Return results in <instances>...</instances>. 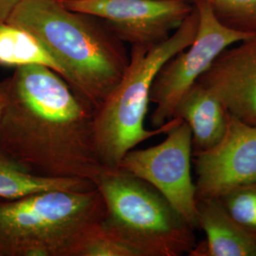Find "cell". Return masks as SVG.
Wrapping results in <instances>:
<instances>
[{
	"instance_id": "cell-16",
	"label": "cell",
	"mask_w": 256,
	"mask_h": 256,
	"mask_svg": "<svg viewBox=\"0 0 256 256\" xmlns=\"http://www.w3.org/2000/svg\"><path fill=\"white\" fill-rule=\"evenodd\" d=\"M192 4L202 1L214 18L232 30L256 34V0H185Z\"/></svg>"
},
{
	"instance_id": "cell-18",
	"label": "cell",
	"mask_w": 256,
	"mask_h": 256,
	"mask_svg": "<svg viewBox=\"0 0 256 256\" xmlns=\"http://www.w3.org/2000/svg\"><path fill=\"white\" fill-rule=\"evenodd\" d=\"M21 0H0V21H7Z\"/></svg>"
},
{
	"instance_id": "cell-9",
	"label": "cell",
	"mask_w": 256,
	"mask_h": 256,
	"mask_svg": "<svg viewBox=\"0 0 256 256\" xmlns=\"http://www.w3.org/2000/svg\"><path fill=\"white\" fill-rule=\"evenodd\" d=\"M196 200L216 198L230 188L256 182V128L228 112L222 140L207 151L192 154Z\"/></svg>"
},
{
	"instance_id": "cell-5",
	"label": "cell",
	"mask_w": 256,
	"mask_h": 256,
	"mask_svg": "<svg viewBox=\"0 0 256 256\" xmlns=\"http://www.w3.org/2000/svg\"><path fill=\"white\" fill-rule=\"evenodd\" d=\"M95 186L106 206L102 226L136 256H189L196 247V229L150 183L106 167Z\"/></svg>"
},
{
	"instance_id": "cell-20",
	"label": "cell",
	"mask_w": 256,
	"mask_h": 256,
	"mask_svg": "<svg viewBox=\"0 0 256 256\" xmlns=\"http://www.w3.org/2000/svg\"><path fill=\"white\" fill-rule=\"evenodd\" d=\"M59 1H61L63 3H66V2H74V1H80V0H59Z\"/></svg>"
},
{
	"instance_id": "cell-10",
	"label": "cell",
	"mask_w": 256,
	"mask_h": 256,
	"mask_svg": "<svg viewBox=\"0 0 256 256\" xmlns=\"http://www.w3.org/2000/svg\"><path fill=\"white\" fill-rule=\"evenodd\" d=\"M196 82L230 114L256 128V34L224 50Z\"/></svg>"
},
{
	"instance_id": "cell-4",
	"label": "cell",
	"mask_w": 256,
	"mask_h": 256,
	"mask_svg": "<svg viewBox=\"0 0 256 256\" xmlns=\"http://www.w3.org/2000/svg\"><path fill=\"white\" fill-rule=\"evenodd\" d=\"M104 216L97 188L0 198V256H70L82 234Z\"/></svg>"
},
{
	"instance_id": "cell-12",
	"label": "cell",
	"mask_w": 256,
	"mask_h": 256,
	"mask_svg": "<svg viewBox=\"0 0 256 256\" xmlns=\"http://www.w3.org/2000/svg\"><path fill=\"white\" fill-rule=\"evenodd\" d=\"M185 122L192 132V154L216 146L227 129L228 111L207 88L196 82L178 102L174 117Z\"/></svg>"
},
{
	"instance_id": "cell-3",
	"label": "cell",
	"mask_w": 256,
	"mask_h": 256,
	"mask_svg": "<svg viewBox=\"0 0 256 256\" xmlns=\"http://www.w3.org/2000/svg\"><path fill=\"white\" fill-rule=\"evenodd\" d=\"M198 26V12L194 6L192 12L167 39L151 46H131L124 74L94 114L96 142L106 167H118L130 150L165 134L180 120L173 118L154 130L144 128L156 74L169 59L192 44Z\"/></svg>"
},
{
	"instance_id": "cell-17",
	"label": "cell",
	"mask_w": 256,
	"mask_h": 256,
	"mask_svg": "<svg viewBox=\"0 0 256 256\" xmlns=\"http://www.w3.org/2000/svg\"><path fill=\"white\" fill-rule=\"evenodd\" d=\"M70 256H137L135 252L113 236L102 221L86 230L76 244Z\"/></svg>"
},
{
	"instance_id": "cell-14",
	"label": "cell",
	"mask_w": 256,
	"mask_h": 256,
	"mask_svg": "<svg viewBox=\"0 0 256 256\" xmlns=\"http://www.w3.org/2000/svg\"><path fill=\"white\" fill-rule=\"evenodd\" d=\"M42 66L64 79L62 66L34 34L8 21H0V66Z\"/></svg>"
},
{
	"instance_id": "cell-2",
	"label": "cell",
	"mask_w": 256,
	"mask_h": 256,
	"mask_svg": "<svg viewBox=\"0 0 256 256\" xmlns=\"http://www.w3.org/2000/svg\"><path fill=\"white\" fill-rule=\"evenodd\" d=\"M34 34L62 66L64 81L97 110L124 74L129 54L97 18L59 0H21L7 20Z\"/></svg>"
},
{
	"instance_id": "cell-15",
	"label": "cell",
	"mask_w": 256,
	"mask_h": 256,
	"mask_svg": "<svg viewBox=\"0 0 256 256\" xmlns=\"http://www.w3.org/2000/svg\"><path fill=\"white\" fill-rule=\"evenodd\" d=\"M216 198L230 218L256 238V182L234 186Z\"/></svg>"
},
{
	"instance_id": "cell-19",
	"label": "cell",
	"mask_w": 256,
	"mask_h": 256,
	"mask_svg": "<svg viewBox=\"0 0 256 256\" xmlns=\"http://www.w3.org/2000/svg\"><path fill=\"white\" fill-rule=\"evenodd\" d=\"M7 94H8V79L6 78L0 82V117L4 108V106L6 104Z\"/></svg>"
},
{
	"instance_id": "cell-7",
	"label": "cell",
	"mask_w": 256,
	"mask_h": 256,
	"mask_svg": "<svg viewBox=\"0 0 256 256\" xmlns=\"http://www.w3.org/2000/svg\"><path fill=\"white\" fill-rule=\"evenodd\" d=\"M165 135L156 146L130 150L118 167L154 186L194 229H198L191 129L180 119Z\"/></svg>"
},
{
	"instance_id": "cell-8",
	"label": "cell",
	"mask_w": 256,
	"mask_h": 256,
	"mask_svg": "<svg viewBox=\"0 0 256 256\" xmlns=\"http://www.w3.org/2000/svg\"><path fill=\"white\" fill-rule=\"evenodd\" d=\"M64 4L100 19L131 46H151L167 39L194 10L185 0H80Z\"/></svg>"
},
{
	"instance_id": "cell-13",
	"label": "cell",
	"mask_w": 256,
	"mask_h": 256,
	"mask_svg": "<svg viewBox=\"0 0 256 256\" xmlns=\"http://www.w3.org/2000/svg\"><path fill=\"white\" fill-rule=\"evenodd\" d=\"M95 188L94 183L90 180L32 174L0 149V198L14 200L52 190L84 192Z\"/></svg>"
},
{
	"instance_id": "cell-1",
	"label": "cell",
	"mask_w": 256,
	"mask_h": 256,
	"mask_svg": "<svg viewBox=\"0 0 256 256\" xmlns=\"http://www.w3.org/2000/svg\"><path fill=\"white\" fill-rule=\"evenodd\" d=\"M0 117V149L32 174L94 183L106 166L92 106L42 66L16 68Z\"/></svg>"
},
{
	"instance_id": "cell-11",
	"label": "cell",
	"mask_w": 256,
	"mask_h": 256,
	"mask_svg": "<svg viewBox=\"0 0 256 256\" xmlns=\"http://www.w3.org/2000/svg\"><path fill=\"white\" fill-rule=\"evenodd\" d=\"M198 224L206 238L189 256H256V238L230 218L218 198L198 202Z\"/></svg>"
},
{
	"instance_id": "cell-6",
	"label": "cell",
	"mask_w": 256,
	"mask_h": 256,
	"mask_svg": "<svg viewBox=\"0 0 256 256\" xmlns=\"http://www.w3.org/2000/svg\"><path fill=\"white\" fill-rule=\"evenodd\" d=\"M192 5L198 12V26L192 44L162 66L152 84L150 102L156 106L151 115L154 128L173 119L182 97L224 50L256 36L225 27L202 1H196Z\"/></svg>"
}]
</instances>
